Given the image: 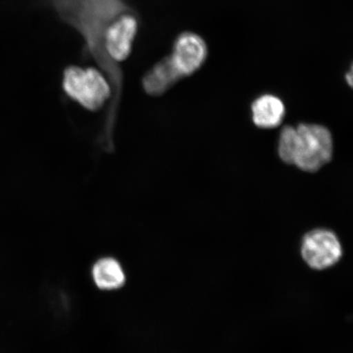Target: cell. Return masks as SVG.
I'll list each match as a JSON object with an SVG mask.
<instances>
[{
	"mask_svg": "<svg viewBox=\"0 0 353 353\" xmlns=\"http://www.w3.org/2000/svg\"><path fill=\"white\" fill-rule=\"evenodd\" d=\"M61 20L81 34L85 54L98 64L112 88L103 129L114 130L123 85V72L105 54L103 37L110 25L122 14L134 10L127 0H48Z\"/></svg>",
	"mask_w": 353,
	"mask_h": 353,
	"instance_id": "obj_1",
	"label": "cell"
},
{
	"mask_svg": "<svg viewBox=\"0 0 353 353\" xmlns=\"http://www.w3.org/2000/svg\"><path fill=\"white\" fill-rule=\"evenodd\" d=\"M333 152V138L327 128L315 123H300L294 127L291 165L314 173L328 164Z\"/></svg>",
	"mask_w": 353,
	"mask_h": 353,
	"instance_id": "obj_2",
	"label": "cell"
},
{
	"mask_svg": "<svg viewBox=\"0 0 353 353\" xmlns=\"http://www.w3.org/2000/svg\"><path fill=\"white\" fill-rule=\"evenodd\" d=\"M63 88L69 99L90 112L103 108L112 96L108 78L94 68L68 66L63 72Z\"/></svg>",
	"mask_w": 353,
	"mask_h": 353,
	"instance_id": "obj_3",
	"label": "cell"
},
{
	"mask_svg": "<svg viewBox=\"0 0 353 353\" xmlns=\"http://www.w3.org/2000/svg\"><path fill=\"white\" fill-rule=\"evenodd\" d=\"M139 26L138 12L132 10L122 13L105 30L104 50L114 63H121L130 57Z\"/></svg>",
	"mask_w": 353,
	"mask_h": 353,
	"instance_id": "obj_4",
	"label": "cell"
},
{
	"mask_svg": "<svg viewBox=\"0 0 353 353\" xmlns=\"http://www.w3.org/2000/svg\"><path fill=\"white\" fill-rule=\"evenodd\" d=\"M302 255L311 268H327L336 263L341 259V243L334 232L325 229H316L304 236Z\"/></svg>",
	"mask_w": 353,
	"mask_h": 353,
	"instance_id": "obj_5",
	"label": "cell"
},
{
	"mask_svg": "<svg viewBox=\"0 0 353 353\" xmlns=\"http://www.w3.org/2000/svg\"><path fill=\"white\" fill-rule=\"evenodd\" d=\"M207 55L208 48L204 39L197 34L184 32L175 39L169 57L176 72L183 79L196 72L205 63Z\"/></svg>",
	"mask_w": 353,
	"mask_h": 353,
	"instance_id": "obj_6",
	"label": "cell"
},
{
	"mask_svg": "<svg viewBox=\"0 0 353 353\" xmlns=\"http://www.w3.org/2000/svg\"><path fill=\"white\" fill-rule=\"evenodd\" d=\"M183 79L172 64L170 57L159 61L145 73L142 85L145 94L152 97L165 94L170 88Z\"/></svg>",
	"mask_w": 353,
	"mask_h": 353,
	"instance_id": "obj_7",
	"label": "cell"
},
{
	"mask_svg": "<svg viewBox=\"0 0 353 353\" xmlns=\"http://www.w3.org/2000/svg\"><path fill=\"white\" fill-rule=\"evenodd\" d=\"M251 112L256 126L265 130L274 129L283 121L285 107L278 97L264 94L254 100L251 105Z\"/></svg>",
	"mask_w": 353,
	"mask_h": 353,
	"instance_id": "obj_8",
	"label": "cell"
},
{
	"mask_svg": "<svg viewBox=\"0 0 353 353\" xmlns=\"http://www.w3.org/2000/svg\"><path fill=\"white\" fill-rule=\"evenodd\" d=\"M92 279L99 289L113 290L121 288L125 282V273L120 263L113 258H103L94 265Z\"/></svg>",
	"mask_w": 353,
	"mask_h": 353,
	"instance_id": "obj_9",
	"label": "cell"
},
{
	"mask_svg": "<svg viewBox=\"0 0 353 353\" xmlns=\"http://www.w3.org/2000/svg\"><path fill=\"white\" fill-rule=\"evenodd\" d=\"M346 79L348 82V85L352 86V70H351L350 72L347 73L346 74Z\"/></svg>",
	"mask_w": 353,
	"mask_h": 353,
	"instance_id": "obj_10",
	"label": "cell"
}]
</instances>
